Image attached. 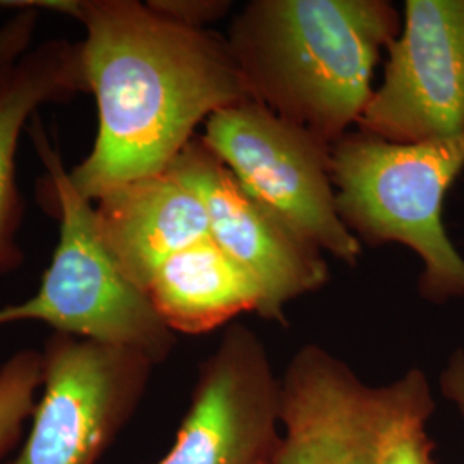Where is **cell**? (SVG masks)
Instances as JSON below:
<instances>
[{"label":"cell","mask_w":464,"mask_h":464,"mask_svg":"<svg viewBox=\"0 0 464 464\" xmlns=\"http://www.w3.org/2000/svg\"><path fill=\"white\" fill-rule=\"evenodd\" d=\"M385 387L387 399L377 433L375 464H433L425 425L435 402L427 375L411 368Z\"/></svg>","instance_id":"13"},{"label":"cell","mask_w":464,"mask_h":464,"mask_svg":"<svg viewBox=\"0 0 464 464\" xmlns=\"http://www.w3.org/2000/svg\"><path fill=\"white\" fill-rule=\"evenodd\" d=\"M198 195L210 237L258 282L260 316L285 324V306L329 281L324 251L249 195L231 170L197 136L167 169Z\"/></svg>","instance_id":"9"},{"label":"cell","mask_w":464,"mask_h":464,"mask_svg":"<svg viewBox=\"0 0 464 464\" xmlns=\"http://www.w3.org/2000/svg\"><path fill=\"white\" fill-rule=\"evenodd\" d=\"M93 203L103 243L141 291L169 256L210 237L203 201L169 170L119 184Z\"/></svg>","instance_id":"10"},{"label":"cell","mask_w":464,"mask_h":464,"mask_svg":"<svg viewBox=\"0 0 464 464\" xmlns=\"http://www.w3.org/2000/svg\"><path fill=\"white\" fill-rule=\"evenodd\" d=\"M401 26L389 0H251L226 38L249 100L334 147L358 126Z\"/></svg>","instance_id":"2"},{"label":"cell","mask_w":464,"mask_h":464,"mask_svg":"<svg viewBox=\"0 0 464 464\" xmlns=\"http://www.w3.org/2000/svg\"><path fill=\"white\" fill-rule=\"evenodd\" d=\"M76 17L88 92L97 99L93 149L69 172L92 201L160 174L218 111L249 100L227 38L169 21L136 0L53 2Z\"/></svg>","instance_id":"1"},{"label":"cell","mask_w":464,"mask_h":464,"mask_svg":"<svg viewBox=\"0 0 464 464\" xmlns=\"http://www.w3.org/2000/svg\"><path fill=\"white\" fill-rule=\"evenodd\" d=\"M442 394L456 406L464 421V351L456 349L440 375Z\"/></svg>","instance_id":"17"},{"label":"cell","mask_w":464,"mask_h":464,"mask_svg":"<svg viewBox=\"0 0 464 464\" xmlns=\"http://www.w3.org/2000/svg\"><path fill=\"white\" fill-rule=\"evenodd\" d=\"M260 464H276V456H274V458H272V459H266V461H264V463H260Z\"/></svg>","instance_id":"18"},{"label":"cell","mask_w":464,"mask_h":464,"mask_svg":"<svg viewBox=\"0 0 464 464\" xmlns=\"http://www.w3.org/2000/svg\"><path fill=\"white\" fill-rule=\"evenodd\" d=\"M464 169V134L392 143L354 131L331 153L337 210L363 245L413 249L423 270L420 295L433 303L464 298V258L444 226V199Z\"/></svg>","instance_id":"3"},{"label":"cell","mask_w":464,"mask_h":464,"mask_svg":"<svg viewBox=\"0 0 464 464\" xmlns=\"http://www.w3.org/2000/svg\"><path fill=\"white\" fill-rule=\"evenodd\" d=\"M199 140L306 241L343 264H358L363 245L339 216L327 141L253 100L208 117Z\"/></svg>","instance_id":"5"},{"label":"cell","mask_w":464,"mask_h":464,"mask_svg":"<svg viewBox=\"0 0 464 464\" xmlns=\"http://www.w3.org/2000/svg\"><path fill=\"white\" fill-rule=\"evenodd\" d=\"M88 92L80 44L49 40L17 63L0 84V270H14L23 253L16 232L21 198L16 183L19 138L34 112L52 102H66Z\"/></svg>","instance_id":"11"},{"label":"cell","mask_w":464,"mask_h":464,"mask_svg":"<svg viewBox=\"0 0 464 464\" xmlns=\"http://www.w3.org/2000/svg\"><path fill=\"white\" fill-rule=\"evenodd\" d=\"M358 131L392 143L464 134V0H406Z\"/></svg>","instance_id":"7"},{"label":"cell","mask_w":464,"mask_h":464,"mask_svg":"<svg viewBox=\"0 0 464 464\" xmlns=\"http://www.w3.org/2000/svg\"><path fill=\"white\" fill-rule=\"evenodd\" d=\"M34 136L55 193L61 236L40 291L0 308V327L44 322L57 334L134 349L162 363L174 348V332L103 243L93 201L76 189L47 136L42 130Z\"/></svg>","instance_id":"4"},{"label":"cell","mask_w":464,"mask_h":464,"mask_svg":"<svg viewBox=\"0 0 464 464\" xmlns=\"http://www.w3.org/2000/svg\"><path fill=\"white\" fill-rule=\"evenodd\" d=\"M42 382L40 351L23 349L0 366V459L16 446L24 421L34 415V394Z\"/></svg>","instance_id":"14"},{"label":"cell","mask_w":464,"mask_h":464,"mask_svg":"<svg viewBox=\"0 0 464 464\" xmlns=\"http://www.w3.org/2000/svg\"><path fill=\"white\" fill-rule=\"evenodd\" d=\"M282 383L266 344L231 325L199 366L174 446L157 464H260L279 449Z\"/></svg>","instance_id":"8"},{"label":"cell","mask_w":464,"mask_h":464,"mask_svg":"<svg viewBox=\"0 0 464 464\" xmlns=\"http://www.w3.org/2000/svg\"><path fill=\"white\" fill-rule=\"evenodd\" d=\"M170 331L199 335L216 331L241 314L264 308V295L248 272L212 237L169 256L145 289Z\"/></svg>","instance_id":"12"},{"label":"cell","mask_w":464,"mask_h":464,"mask_svg":"<svg viewBox=\"0 0 464 464\" xmlns=\"http://www.w3.org/2000/svg\"><path fill=\"white\" fill-rule=\"evenodd\" d=\"M42 358V398L9 464L99 463L136 411L155 363L134 349L57 332Z\"/></svg>","instance_id":"6"},{"label":"cell","mask_w":464,"mask_h":464,"mask_svg":"<svg viewBox=\"0 0 464 464\" xmlns=\"http://www.w3.org/2000/svg\"><path fill=\"white\" fill-rule=\"evenodd\" d=\"M21 9L0 28V84L30 52L38 23V4L21 2Z\"/></svg>","instance_id":"15"},{"label":"cell","mask_w":464,"mask_h":464,"mask_svg":"<svg viewBox=\"0 0 464 464\" xmlns=\"http://www.w3.org/2000/svg\"><path fill=\"white\" fill-rule=\"evenodd\" d=\"M157 14L193 30H208V24L226 16L232 9L229 0H149Z\"/></svg>","instance_id":"16"}]
</instances>
